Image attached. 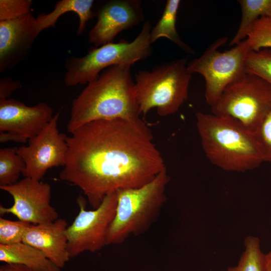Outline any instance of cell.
<instances>
[{"instance_id":"obj_24","label":"cell","mask_w":271,"mask_h":271,"mask_svg":"<svg viewBox=\"0 0 271 271\" xmlns=\"http://www.w3.org/2000/svg\"><path fill=\"white\" fill-rule=\"evenodd\" d=\"M30 223L12 221L0 217V244L9 245L23 242L25 231Z\"/></svg>"},{"instance_id":"obj_10","label":"cell","mask_w":271,"mask_h":271,"mask_svg":"<svg viewBox=\"0 0 271 271\" xmlns=\"http://www.w3.org/2000/svg\"><path fill=\"white\" fill-rule=\"evenodd\" d=\"M59 117L58 112L38 134L28 141L27 146L17 148L18 154L26 164L25 177L41 181L49 169L64 166L68 147L67 136L58 128Z\"/></svg>"},{"instance_id":"obj_7","label":"cell","mask_w":271,"mask_h":271,"mask_svg":"<svg viewBox=\"0 0 271 271\" xmlns=\"http://www.w3.org/2000/svg\"><path fill=\"white\" fill-rule=\"evenodd\" d=\"M271 110V85L246 73L229 85L211 106L212 113L230 117L255 134Z\"/></svg>"},{"instance_id":"obj_22","label":"cell","mask_w":271,"mask_h":271,"mask_svg":"<svg viewBox=\"0 0 271 271\" xmlns=\"http://www.w3.org/2000/svg\"><path fill=\"white\" fill-rule=\"evenodd\" d=\"M247 73L257 75L271 85V49L250 51L245 59Z\"/></svg>"},{"instance_id":"obj_14","label":"cell","mask_w":271,"mask_h":271,"mask_svg":"<svg viewBox=\"0 0 271 271\" xmlns=\"http://www.w3.org/2000/svg\"><path fill=\"white\" fill-rule=\"evenodd\" d=\"M39 33L31 13L0 21V71L15 66L26 56Z\"/></svg>"},{"instance_id":"obj_11","label":"cell","mask_w":271,"mask_h":271,"mask_svg":"<svg viewBox=\"0 0 271 271\" xmlns=\"http://www.w3.org/2000/svg\"><path fill=\"white\" fill-rule=\"evenodd\" d=\"M13 197L10 207L0 205V213L12 214L19 220L32 224L53 222L58 219V213L51 204V187L31 178L25 177L16 184L0 187Z\"/></svg>"},{"instance_id":"obj_13","label":"cell","mask_w":271,"mask_h":271,"mask_svg":"<svg viewBox=\"0 0 271 271\" xmlns=\"http://www.w3.org/2000/svg\"><path fill=\"white\" fill-rule=\"evenodd\" d=\"M141 4L139 0L106 3L98 13L97 22L89 33V42L95 47L112 43L119 33L143 22Z\"/></svg>"},{"instance_id":"obj_17","label":"cell","mask_w":271,"mask_h":271,"mask_svg":"<svg viewBox=\"0 0 271 271\" xmlns=\"http://www.w3.org/2000/svg\"><path fill=\"white\" fill-rule=\"evenodd\" d=\"M93 0H61L57 2L54 10L48 14H42L36 18L37 29L40 33L45 29L55 27L61 16L72 12L79 18L77 33L80 35L85 30L87 22L94 16L92 11Z\"/></svg>"},{"instance_id":"obj_16","label":"cell","mask_w":271,"mask_h":271,"mask_svg":"<svg viewBox=\"0 0 271 271\" xmlns=\"http://www.w3.org/2000/svg\"><path fill=\"white\" fill-rule=\"evenodd\" d=\"M0 261L24 265L37 271H61L40 250L23 242L0 244Z\"/></svg>"},{"instance_id":"obj_15","label":"cell","mask_w":271,"mask_h":271,"mask_svg":"<svg viewBox=\"0 0 271 271\" xmlns=\"http://www.w3.org/2000/svg\"><path fill=\"white\" fill-rule=\"evenodd\" d=\"M68 223L62 218L40 224H30L23 242L40 250L54 264L61 268L71 258L66 234Z\"/></svg>"},{"instance_id":"obj_18","label":"cell","mask_w":271,"mask_h":271,"mask_svg":"<svg viewBox=\"0 0 271 271\" xmlns=\"http://www.w3.org/2000/svg\"><path fill=\"white\" fill-rule=\"evenodd\" d=\"M180 0H168L161 17L151 29L150 41L152 44L161 38H166L189 53L194 52L181 40L176 29L177 16Z\"/></svg>"},{"instance_id":"obj_1","label":"cell","mask_w":271,"mask_h":271,"mask_svg":"<svg viewBox=\"0 0 271 271\" xmlns=\"http://www.w3.org/2000/svg\"><path fill=\"white\" fill-rule=\"evenodd\" d=\"M71 134L60 178L79 187L93 209L109 194L141 187L166 168L141 118L94 121Z\"/></svg>"},{"instance_id":"obj_8","label":"cell","mask_w":271,"mask_h":271,"mask_svg":"<svg viewBox=\"0 0 271 271\" xmlns=\"http://www.w3.org/2000/svg\"><path fill=\"white\" fill-rule=\"evenodd\" d=\"M227 40V37L218 39L199 57L187 64L190 73H198L204 77L205 97L206 102L211 106L229 85L247 73L245 59L251 49L246 39L229 50L220 51L219 47Z\"/></svg>"},{"instance_id":"obj_5","label":"cell","mask_w":271,"mask_h":271,"mask_svg":"<svg viewBox=\"0 0 271 271\" xmlns=\"http://www.w3.org/2000/svg\"><path fill=\"white\" fill-rule=\"evenodd\" d=\"M188 57L156 66L152 71L135 74L134 92L141 114L156 108L160 116L178 111L188 97L192 74L187 69Z\"/></svg>"},{"instance_id":"obj_29","label":"cell","mask_w":271,"mask_h":271,"mask_svg":"<svg viewBox=\"0 0 271 271\" xmlns=\"http://www.w3.org/2000/svg\"><path fill=\"white\" fill-rule=\"evenodd\" d=\"M264 269L265 271H271V250L264 253Z\"/></svg>"},{"instance_id":"obj_12","label":"cell","mask_w":271,"mask_h":271,"mask_svg":"<svg viewBox=\"0 0 271 271\" xmlns=\"http://www.w3.org/2000/svg\"><path fill=\"white\" fill-rule=\"evenodd\" d=\"M44 102L29 106L12 98L0 99V142L25 143L38 134L54 117Z\"/></svg>"},{"instance_id":"obj_6","label":"cell","mask_w":271,"mask_h":271,"mask_svg":"<svg viewBox=\"0 0 271 271\" xmlns=\"http://www.w3.org/2000/svg\"><path fill=\"white\" fill-rule=\"evenodd\" d=\"M151 29L150 22H145L140 33L131 42L121 40L117 43H109L90 50L83 57L67 58L65 84L67 86L87 84L106 68L114 65L131 66L148 58L153 51L150 41Z\"/></svg>"},{"instance_id":"obj_2","label":"cell","mask_w":271,"mask_h":271,"mask_svg":"<svg viewBox=\"0 0 271 271\" xmlns=\"http://www.w3.org/2000/svg\"><path fill=\"white\" fill-rule=\"evenodd\" d=\"M130 67L111 66L87 84L72 101L67 126L70 133L94 121L140 118Z\"/></svg>"},{"instance_id":"obj_4","label":"cell","mask_w":271,"mask_h":271,"mask_svg":"<svg viewBox=\"0 0 271 271\" xmlns=\"http://www.w3.org/2000/svg\"><path fill=\"white\" fill-rule=\"evenodd\" d=\"M170 180L165 168L141 187L116 192V210L107 230V245L121 243L130 235H139L149 229L167 200L166 190Z\"/></svg>"},{"instance_id":"obj_19","label":"cell","mask_w":271,"mask_h":271,"mask_svg":"<svg viewBox=\"0 0 271 271\" xmlns=\"http://www.w3.org/2000/svg\"><path fill=\"white\" fill-rule=\"evenodd\" d=\"M241 20L229 46H234L246 39L249 29L258 19L271 17V0H239Z\"/></svg>"},{"instance_id":"obj_25","label":"cell","mask_w":271,"mask_h":271,"mask_svg":"<svg viewBox=\"0 0 271 271\" xmlns=\"http://www.w3.org/2000/svg\"><path fill=\"white\" fill-rule=\"evenodd\" d=\"M31 0H0V21L14 20L31 13Z\"/></svg>"},{"instance_id":"obj_9","label":"cell","mask_w":271,"mask_h":271,"mask_svg":"<svg viewBox=\"0 0 271 271\" xmlns=\"http://www.w3.org/2000/svg\"><path fill=\"white\" fill-rule=\"evenodd\" d=\"M79 212L66 234L71 258L86 251L96 252L107 245L106 235L116 210V193L109 194L96 209H86L84 198L77 199Z\"/></svg>"},{"instance_id":"obj_20","label":"cell","mask_w":271,"mask_h":271,"mask_svg":"<svg viewBox=\"0 0 271 271\" xmlns=\"http://www.w3.org/2000/svg\"><path fill=\"white\" fill-rule=\"evenodd\" d=\"M17 148L0 149V187L16 184L25 172L26 164L18 154Z\"/></svg>"},{"instance_id":"obj_28","label":"cell","mask_w":271,"mask_h":271,"mask_svg":"<svg viewBox=\"0 0 271 271\" xmlns=\"http://www.w3.org/2000/svg\"><path fill=\"white\" fill-rule=\"evenodd\" d=\"M0 271H37L32 269L24 265L15 264V263H7L4 264L0 266Z\"/></svg>"},{"instance_id":"obj_27","label":"cell","mask_w":271,"mask_h":271,"mask_svg":"<svg viewBox=\"0 0 271 271\" xmlns=\"http://www.w3.org/2000/svg\"><path fill=\"white\" fill-rule=\"evenodd\" d=\"M22 85L18 81H14L9 78L0 79V99H7L13 91L21 88Z\"/></svg>"},{"instance_id":"obj_3","label":"cell","mask_w":271,"mask_h":271,"mask_svg":"<svg viewBox=\"0 0 271 271\" xmlns=\"http://www.w3.org/2000/svg\"><path fill=\"white\" fill-rule=\"evenodd\" d=\"M196 117L203 150L213 165L225 171L245 172L266 161L255 134L236 120L202 112Z\"/></svg>"},{"instance_id":"obj_21","label":"cell","mask_w":271,"mask_h":271,"mask_svg":"<svg viewBox=\"0 0 271 271\" xmlns=\"http://www.w3.org/2000/svg\"><path fill=\"white\" fill-rule=\"evenodd\" d=\"M244 250L238 264L229 267L227 271H265L264 253L262 252L259 239L247 236L244 241Z\"/></svg>"},{"instance_id":"obj_23","label":"cell","mask_w":271,"mask_h":271,"mask_svg":"<svg viewBox=\"0 0 271 271\" xmlns=\"http://www.w3.org/2000/svg\"><path fill=\"white\" fill-rule=\"evenodd\" d=\"M246 40L251 51L271 48V17L261 18L251 26Z\"/></svg>"},{"instance_id":"obj_26","label":"cell","mask_w":271,"mask_h":271,"mask_svg":"<svg viewBox=\"0 0 271 271\" xmlns=\"http://www.w3.org/2000/svg\"><path fill=\"white\" fill-rule=\"evenodd\" d=\"M255 134L264 152L266 161L271 162V110Z\"/></svg>"}]
</instances>
